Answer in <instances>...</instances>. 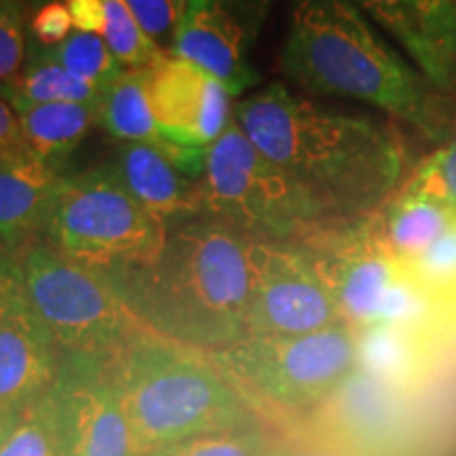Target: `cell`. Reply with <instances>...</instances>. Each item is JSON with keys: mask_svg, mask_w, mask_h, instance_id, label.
<instances>
[{"mask_svg": "<svg viewBox=\"0 0 456 456\" xmlns=\"http://www.w3.org/2000/svg\"><path fill=\"white\" fill-rule=\"evenodd\" d=\"M235 118L332 224L379 214L412 169L395 129L319 104L288 85L273 83L241 100Z\"/></svg>", "mask_w": 456, "mask_h": 456, "instance_id": "cell-1", "label": "cell"}, {"mask_svg": "<svg viewBox=\"0 0 456 456\" xmlns=\"http://www.w3.org/2000/svg\"><path fill=\"white\" fill-rule=\"evenodd\" d=\"M279 70L309 95L359 102L389 114L433 146L454 135L452 98L416 70L355 0H289Z\"/></svg>", "mask_w": 456, "mask_h": 456, "instance_id": "cell-2", "label": "cell"}, {"mask_svg": "<svg viewBox=\"0 0 456 456\" xmlns=\"http://www.w3.org/2000/svg\"><path fill=\"white\" fill-rule=\"evenodd\" d=\"M254 239L212 218L167 231L155 258L106 277L151 332L214 353L248 336Z\"/></svg>", "mask_w": 456, "mask_h": 456, "instance_id": "cell-3", "label": "cell"}, {"mask_svg": "<svg viewBox=\"0 0 456 456\" xmlns=\"http://www.w3.org/2000/svg\"><path fill=\"white\" fill-rule=\"evenodd\" d=\"M138 456L188 437L254 427L248 402L209 353L140 328L110 359Z\"/></svg>", "mask_w": 456, "mask_h": 456, "instance_id": "cell-4", "label": "cell"}, {"mask_svg": "<svg viewBox=\"0 0 456 456\" xmlns=\"http://www.w3.org/2000/svg\"><path fill=\"white\" fill-rule=\"evenodd\" d=\"M199 205L201 218L218 220L254 241L305 243L334 226L262 155L237 118L209 148Z\"/></svg>", "mask_w": 456, "mask_h": 456, "instance_id": "cell-5", "label": "cell"}, {"mask_svg": "<svg viewBox=\"0 0 456 456\" xmlns=\"http://www.w3.org/2000/svg\"><path fill=\"white\" fill-rule=\"evenodd\" d=\"M167 228L125 188L110 165L61 175L45 231L57 252L104 277L146 265Z\"/></svg>", "mask_w": 456, "mask_h": 456, "instance_id": "cell-6", "label": "cell"}, {"mask_svg": "<svg viewBox=\"0 0 456 456\" xmlns=\"http://www.w3.org/2000/svg\"><path fill=\"white\" fill-rule=\"evenodd\" d=\"M13 256L32 309L61 357L112 359L144 328L102 273L66 258L45 239Z\"/></svg>", "mask_w": 456, "mask_h": 456, "instance_id": "cell-7", "label": "cell"}, {"mask_svg": "<svg viewBox=\"0 0 456 456\" xmlns=\"http://www.w3.org/2000/svg\"><path fill=\"white\" fill-rule=\"evenodd\" d=\"M231 385L254 399L305 408L332 397L359 368V340L346 323L302 336H245L209 353Z\"/></svg>", "mask_w": 456, "mask_h": 456, "instance_id": "cell-8", "label": "cell"}, {"mask_svg": "<svg viewBox=\"0 0 456 456\" xmlns=\"http://www.w3.org/2000/svg\"><path fill=\"white\" fill-rule=\"evenodd\" d=\"M57 456H138L110 374V359L61 357L41 402Z\"/></svg>", "mask_w": 456, "mask_h": 456, "instance_id": "cell-9", "label": "cell"}, {"mask_svg": "<svg viewBox=\"0 0 456 456\" xmlns=\"http://www.w3.org/2000/svg\"><path fill=\"white\" fill-rule=\"evenodd\" d=\"M248 336H302L342 323L338 302L298 243L254 241Z\"/></svg>", "mask_w": 456, "mask_h": 456, "instance_id": "cell-10", "label": "cell"}, {"mask_svg": "<svg viewBox=\"0 0 456 456\" xmlns=\"http://www.w3.org/2000/svg\"><path fill=\"white\" fill-rule=\"evenodd\" d=\"M61 355L34 313L15 256L0 248V412L38 403L60 374Z\"/></svg>", "mask_w": 456, "mask_h": 456, "instance_id": "cell-11", "label": "cell"}, {"mask_svg": "<svg viewBox=\"0 0 456 456\" xmlns=\"http://www.w3.org/2000/svg\"><path fill=\"white\" fill-rule=\"evenodd\" d=\"M266 9L269 0H188L169 53L203 68L237 98L260 78L252 49Z\"/></svg>", "mask_w": 456, "mask_h": 456, "instance_id": "cell-12", "label": "cell"}, {"mask_svg": "<svg viewBox=\"0 0 456 456\" xmlns=\"http://www.w3.org/2000/svg\"><path fill=\"white\" fill-rule=\"evenodd\" d=\"M151 110L163 140L209 151L235 118L231 91L192 61L167 53L146 72Z\"/></svg>", "mask_w": 456, "mask_h": 456, "instance_id": "cell-13", "label": "cell"}, {"mask_svg": "<svg viewBox=\"0 0 456 456\" xmlns=\"http://www.w3.org/2000/svg\"><path fill=\"white\" fill-rule=\"evenodd\" d=\"M440 94H456V0H355Z\"/></svg>", "mask_w": 456, "mask_h": 456, "instance_id": "cell-14", "label": "cell"}, {"mask_svg": "<svg viewBox=\"0 0 456 456\" xmlns=\"http://www.w3.org/2000/svg\"><path fill=\"white\" fill-rule=\"evenodd\" d=\"M125 188L167 228L201 218L199 180L152 144L118 142L110 163Z\"/></svg>", "mask_w": 456, "mask_h": 456, "instance_id": "cell-15", "label": "cell"}, {"mask_svg": "<svg viewBox=\"0 0 456 456\" xmlns=\"http://www.w3.org/2000/svg\"><path fill=\"white\" fill-rule=\"evenodd\" d=\"M60 180L34 152L0 159V248L15 254L45 237Z\"/></svg>", "mask_w": 456, "mask_h": 456, "instance_id": "cell-16", "label": "cell"}, {"mask_svg": "<svg viewBox=\"0 0 456 456\" xmlns=\"http://www.w3.org/2000/svg\"><path fill=\"white\" fill-rule=\"evenodd\" d=\"M456 212L444 205L395 192L370 222L385 252L406 265L427 252L452 224Z\"/></svg>", "mask_w": 456, "mask_h": 456, "instance_id": "cell-17", "label": "cell"}, {"mask_svg": "<svg viewBox=\"0 0 456 456\" xmlns=\"http://www.w3.org/2000/svg\"><path fill=\"white\" fill-rule=\"evenodd\" d=\"M15 112L28 148L53 169L87 140L95 125H100V106L94 104L57 102L26 106Z\"/></svg>", "mask_w": 456, "mask_h": 456, "instance_id": "cell-18", "label": "cell"}, {"mask_svg": "<svg viewBox=\"0 0 456 456\" xmlns=\"http://www.w3.org/2000/svg\"><path fill=\"white\" fill-rule=\"evenodd\" d=\"M104 87L106 85L89 83L66 70L49 49L38 47L30 51V60L20 77L3 85L0 91L9 104L20 110L26 106L57 104V102L100 106Z\"/></svg>", "mask_w": 456, "mask_h": 456, "instance_id": "cell-19", "label": "cell"}, {"mask_svg": "<svg viewBox=\"0 0 456 456\" xmlns=\"http://www.w3.org/2000/svg\"><path fill=\"white\" fill-rule=\"evenodd\" d=\"M146 72L123 70L106 85L100 102V125L118 142H140L163 151L167 142L151 110Z\"/></svg>", "mask_w": 456, "mask_h": 456, "instance_id": "cell-20", "label": "cell"}, {"mask_svg": "<svg viewBox=\"0 0 456 456\" xmlns=\"http://www.w3.org/2000/svg\"><path fill=\"white\" fill-rule=\"evenodd\" d=\"M104 7L106 28L102 38L123 70H152L169 53L142 30L125 0H104Z\"/></svg>", "mask_w": 456, "mask_h": 456, "instance_id": "cell-21", "label": "cell"}, {"mask_svg": "<svg viewBox=\"0 0 456 456\" xmlns=\"http://www.w3.org/2000/svg\"><path fill=\"white\" fill-rule=\"evenodd\" d=\"M399 195L423 199L456 212V138L420 159L399 186Z\"/></svg>", "mask_w": 456, "mask_h": 456, "instance_id": "cell-22", "label": "cell"}, {"mask_svg": "<svg viewBox=\"0 0 456 456\" xmlns=\"http://www.w3.org/2000/svg\"><path fill=\"white\" fill-rule=\"evenodd\" d=\"M359 340V370L368 372L383 383L402 380L410 372L414 362V351L397 326H372L363 330Z\"/></svg>", "mask_w": 456, "mask_h": 456, "instance_id": "cell-23", "label": "cell"}, {"mask_svg": "<svg viewBox=\"0 0 456 456\" xmlns=\"http://www.w3.org/2000/svg\"><path fill=\"white\" fill-rule=\"evenodd\" d=\"M49 51L66 70L89 83L108 85L123 72V68L114 60V55L100 34L77 30L64 43Z\"/></svg>", "mask_w": 456, "mask_h": 456, "instance_id": "cell-24", "label": "cell"}, {"mask_svg": "<svg viewBox=\"0 0 456 456\" xmlns=\"http://www.w3.org/2000/svg\"><path fill=\"white\" fill-rule=\"evenodd\" d=\"M28 0H0V87L24 70L32 51Z\"/></svg>", "mask_w": 456, "mask_h": 456, "instance_id": "cell-25", "label": "cell"}, {"mask_svg": "<svg viewBox=\"0 0 456 456\" xmlns=\"http://www.w3.org/2000/svg\"><path fill=\"white\" fill-rule=\"evenodd\" d=\"M266 452L262 433L256 427L239 431L188 437L148 456H262Z\"/></svg>", "mask_w": 456, "mask_h": 456, "instance_id": "cell-26", "label": "cell"}, {"mask_svg": "<svg viewBox=\"0 0 456 456\" xmlns=\"http://www.w3.org/2000/svg\"><path fill=\"white\" fill-rule=\"evenodd\" d=\"M416 283L450 288L456 283V218L419 258L402 265Z\"/></svg>", "mask_w": 456, "mask_h": 456, "instance_id": "cell-27", "label": "cell"}, {"mask_svg": "<svg viewBox=\"0 0 456 456\" xmlns=\"http://www.w3.org/2000/svg\"><path fill=\"white\" fill-rule=\"evenodd\" d=\"M0 456H57L53 437L41 410L30 406L21 412L13 431L0 444Z\"/></svg>", "mask_w": 456, "mask_h": 456, "instance_id": "cell-28", "label": "cell"}, {"mask_svg": "<svg viewBox=\"0 0 456 456\" xmlns=\"http://www.w3.org/2000/svg\"><path fill=\"white\" fill-rule=\"evenodd\" d=\"M138 24L148 37L165 51L171 49L180 24V9L175 0H125Z\"/></svg>", "mask_w": 456, "mask_h": 456, "instance_id": "cell-29", "label": "cell"}, {"mask_svg": "<svg viewBox=\"0 0 456 456\" xmlns=\"http://www.w3.org/2000/svg\"><path fill=\"white\" fill-rule=\"evenodd\" d=\"M30 37L41 49H53L72 34V17L61 0H47L30 11Z\"/></svg>", "mask_w": 456, "mask_h": 456, "instance_id": "cell-30", "label": "cell"}, {"mask_svg": "<svg viewBox=\"0 0 456 456\" xmlns=\"http://www.w3.org/2000/svg\"><path fill=\"white\" fill-rule=\"evenodd\" d=\"M28 152L32 151L26 144L20 117H17L15 108L9 104V100L0 91V159L28 155Z\"/></svg>", "mask_w": 456, "mask_h": 456, "instance_id": "cell-31", "label": "cell"}, {"mask_svg": "<svg viewBox=\"0 0 456 456\" xmlns=\"http://www.w3.org/2000/svg\"><path fill=\"white\" fill-rule=\"evenodd\" d=\"M72 24L78 32L104 34L106 28V7L104 0H64Z\"/></svg>", "mask_w": 456, "mask_h": 456, "instance_id": "cell-32", "label": "cell"}, {"mask_svg": "<svg viewBox=\"0 0 456 456\" xmlns=\"http://www.w3.org/2000/svg\"><path fill=\"white\" fill-rule=\"evenodd\" d=\"M262 456H326L315 450H300V448H277V450H266Z\"/></svg>", "mask_w": 456, "mask_h": 456, "instance_id": "cell-33", "label": "cell"}, {"mask_svg": "<svg viewBox=\"0 0 456 456\" xmlns=\"http://www.w3.org/2000/svg\"><path fill=\"white\" fill-rule=\"evenodd\" d=\"M21 414H9V412H0V444L7 440V436L13 431V427L17 420H20Z\"/></svg>", "mask_w": 456, "mask_h": 456, "instance_id": "cell-34", "label": "cell"}, {"mask_svg": "<svg viewBox=\"0 0 456 456\" xmlns=\"http://www.w3.org/2000/svg\"><path fill=\"white\" fill-rule=\"evenodd\" d=\"M186 3H188V0H175V4H178L180 13H182V11H184V7H186Z\"/></svg>", "mask_w": 456, "mask_h": 456, "instance_id": "cell-35", "label": "cell"}]
</instances>
